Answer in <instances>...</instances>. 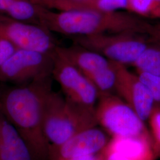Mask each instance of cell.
<instances>
[{
    "label": "cell",
    "mask_w": 160,
    "mask_h": 160,
    "mask_svg": "<svg viewBox=\"0 0 160 160\" xmlns=\"http://www.w3.org/2000/svg\"><path fill=\"white\" fill-rule=\"evenodd\" d=\"M53 77L35 80L0 92V113L27 143L33 160H49L50 145L43 131L46 100Z\"/></svg>",
    "instance_id": "cell-1"
},
{
    "label": "cell",
    "mask_w": 160,
    "mask_h": 160,
    "mask_svg": "<svg viewBox=\"0 0 160 160\" xmlns=\"http://www.w3.org/2000/svg\"><path fill=\"white\" fill-rule=\"evenodd\" d=\"M39 22L52 33L70 38L128 32L146 34L149 24L138 17L114 12L73 10L58 12L42 7L39 10Z\"/></svg>",
    "instance_id": "cell-2"
},
{
    "label": "cell",
    "mask_w": 160,
    "mask_h": 160,
    "mask_svg": "<svg viewBox=\"0 0 160 160\" xmlns=\"http://www.w3.org/2000/svg\"><path fill=\"white\" fill-rule=\"evenodd\" d=\"M95 109L71 103L52 90L46 100L43 122L50 146L58 147L80 132L97 126Z\"/></svg>",
    "instance_id": "cell-3"
},
{
    "label": "cell",
    "mask_w": 160,
    "mask_h": 160,
    "mask_svg": "<svg viewBox=\"0 0 160 160\" xmlns=\"http://www.w3.org/2000/svg\"><path fill=\"white\" fill-rule=\"evenodd\" d=\"M71 39L74 44L95 52L111 62L126 66L132 65L152 43L147 35L129 32L77 36Z\"/></svg>",
    "instance_id": "cell-4"
},
{
    "label": "cell",
    "mask_w": 160,
    "mask_h": 160,
    "mask_svg": "<svg viewBox=\"0 0 160 160\" xmlns=\"http://www.w3.org/2000/svg\"><path fill=\"white\" fill-rule=\"evenodd\" d=\"M95 111L97 124L102 126L112 138L150 135L145 122L114 93L100 94Z\"/></svg>",
    "instance_id": "cell-5"
},
{
    "label": "cell",
    "mask_w": 160,
    "mask_h": 160,
    "mask_svg": "<svg viewBox=\"0 0 160 160\" xmlns=\"http://www.w3.org/2000/svg\"><path fill=\"white\" fill-rule=\"evenodd\" d=\"M55 55L56 52L17 49L0 67V82L19 86L53 77Z\"/></svg>",
    "instance_id": "cell-6"
},
{
    "label": "cell",
    "mask_w": 160,
    "mask_h": 160,
    "mask_svg": "<svg viewBox=\"0 0 160 160\" xmlns=\"http://www.w3.org/2000/svg\"><path fill=\"white\" fill-rule=\"evenodd\" d=\"M56 52L86 75L99 95L114 92L116 74L113 62L74 43L67 47L58 46Z\"/></svg>",
    "instance_id": "cell-7"
},
{
    "label": "cell",
    "mask_w": 160,
    "mask_h": 160,
    "mask_svg": "<svg viewBox=\"0 0 160 160\" xmlns=\"http://www.w3.org/2000/svg\"><path fill=\"white\" fill-rule=\"evenodd\" d=\"M52 76L66 100L86 108H96L99 97L96 87L86 75L57 52Z\"/></svg>",
    "instance_id": "cell-8"
},
{
    "label": "cell",
    "mask_w": 160,
    "mask_h": 160,
    "mask_svg": "<svg viewBox=\"0 0 160 160\" xmlns=\"http://www.w3.org/2000/svg\"><path fill=\"white\" fill-rule=\"evenodd\" d=\"M0 36L17 49L54 53L58 45L45 27L15 20L0 13Z\"/></svg>",
    "instance_id": "cell-9"
},
{
    "label": "cell",
    "mask_w": 160,
    "mask_h": 160,
    "mask_svg": "<svg viewBox=\"0 0 160 160\" xmlns=\"http://www.w3.org/2000/svg\"><path fill=\"white\" fill-rule=\"evenodd\" d=\"M116 78L114 92L135 110L145 122L155 106L148 87L137 73L123 64L113 62Z\"/></svg>",
    "instance_id": "cell-10"
},
{
    "label": "cell",
    "mask_w": 160,
    "mask_h": 160,
    "mask_svg": "<svg viewBox=\"0 0 160 160\" xmlns=\"http://www.w3.org/2000/svg\"><path fill=\"white\" fill-rule=\"evenodd\" d=\"M106 135L96 127L80 132L64 143L49 148V160L96 154L101 152L109 142Z\"/></svg>",
    "instance_id": "cell-11"
},
{
    "label": "cell",
    "mask_w": 160,
    "mask_h": 160,
    "mask_svg": "<svg viewBox=\"0 0 160 160\" xmlns=\"http://www.w3.org/2000/svg\"><path fill=\"white\" fill-rule=\"evenodd\" d=\"M130 160H155L150 135L112 139L103 149Z\"/></svg>",
    "instance_id": "cell-12"
},
{
    "label": "cell",
    "mask_w": 160,
    "mask_h": 160,
    "mask_svg": "<svg viewBox=\"0 0 160 160\" xmlns=\"http://www.w3.org/2000/svg\"><path fill=\"white\" fill-rule=\"evenodd\" d=\"M0 160H33L22 137L1 113Z\"/></svg>",
    "instance_id": "cell-13"
},
{
    "label": "cell",
    "mask_w": 160,
    "mask_h": 160,
    "mask_svg": "<svg viewBox=\"0 0 160 160\" xmlns=\"http://www.w3.org/2000/svg\"><path fill=\"white\" fill-rule=\"evenodd\" d=\"M40 7L30 0H0V13L17 20L38 25H40Z\"/></svg>",
    "instance_id": "cell-14"
},
{
    "label": "cell",
    "mask_w": 160,
    "mask_h": 160,
    "mask_svg": "<svg viewBox=\"0 0 160 160\" xmlns=\"http://www.w3.org/2000/svg\"><path fill=\"white\" fill-rule=\"evenodd\" d=\"M137 72L160 77V46L153 43L149 45L133 63Z\"/></svg>",
    "instance_id": "cell-15"
},
{
    "label": "cell",
    "mask_w": 160,
    "mask_h": 160,
    "mask_svg": "<svg viewBox=\"0 0 160 160\" xmlns=\"http://www.w3.org/2000/svg\"><path fill=\"white\" fill-rule=\"evenodd\" d=\"M126 8L142 17L160 18V0H128Z\"/></svg>",
    "instance_id": "cell-16"
},
{
    "label": "cell",
    "mask_w": 160,
    "mask_h": 160,
    "mask_svg": "<svg viewBox=\"0 0 160 160\" xmlns=\"http://www.w3.org/2000/svg\"><path fill=\"white\" fill-rule=\"evenodd\" d=\"M147 121L155 157L160 158V108L155 106Z\"/></svg>",
    "instance_id": "cell-17"
},
{
    "label": "cell",
    "mask_w": 160,
    "mask_h": 160,
    "mask_svg": "<svg viewBox=\"0 0 160 160\" xmlns=\"http://www.w3.org/2000/svg\"><path fill=\"white\" fill-rule=\"evenodd\" d=\"M141 79L148 87L154 100L155 106L160 108V77L137 72Z\"/></svg>",
    "instance_id": "cell-18"
},
{
    "label": "cell",
    "mask_w": 160,
    "mask_h": 160,
    "mask_svg": "<svg viewBox=\"0 0 160 160\" xmlns=\"http://www.w3.org/2000/svg\"><path fill=\"white\" fill-rule=\"evenodd\" d=\"M128 0H96L98 12H113L120 8H125Z\"/></svg>",
    "instance_id": "cell-19"
},
{
    "label": "cell",
    "mask_w": 160,
    "mask_h": 160,
    "mask_svg": "<svg viewBox=\"0 0 160 160\" xmlns=\"http://www.w3.org/2000/svg\"><path fill=\"white\" fill-rule=\"evenodd\" d=\"M17 49L12 43L0 36V67Z\"/></svg>",
    "instance_id": "cell-20"
},
{
    "label": "cell",
    "mask_w": 160,
    "mask_h": 160,
    "mask_svg": "<svg viewBox=\"0 0 160 160\" xmlns=\"http://www.w3.org/2000/svg\"><path fill=\"white\" fill-rule=\"evenodd\" d=\"M147 35L151 40L160 46V24H151L149 23L147 31Z\"/></svg>",
    "instance_id": "cell-21"
},
{
    "label": "cell",
    "mask_w": 160,
    "mask_h": 160,
    "mask_svg": "<svg viewBox=\"0 0 160 160\" xmlns=\"http://www.w3.org/2000/svg\"><path fill=\"white\" fill-rule=\"evenodd\" d=\"M35 5L40 6L46 8H58L59 0H30Z\"/></svg>",
    "instance_id": "cell-22"
},
{
    "label": "cell",
    "mask_w": 160,
    "mask_h": 160,
    "mask_svg": "<svg viewBox=\"0 0 160 160\" xmlns=\"http://www.w3.org/2000/svg\"><path fill=\"white\" fill-rule=\"evenodd\" d=\"M57 160H104L103 154L101 152L96 154L87 155H80L68 158L58 159Z\"/></svg>",
    "instance_id": "cell-23"
},
{
    "label": "cell",
    "mask_w": 160,
    "mask_h": 160,
    "mask_svg": "<svg viewBox=\"0 0 160 160\" xmlns=\"http://www.w3.org/2000/svg\"><path fill=\"white\" fill-rule=\"evenodd\" d=\"M102 153L103 154L104 160H130L116 153L106 151L105 150H103Z\"/></svg>",
    "instance_id": "cell-24"
}]
</instances>
